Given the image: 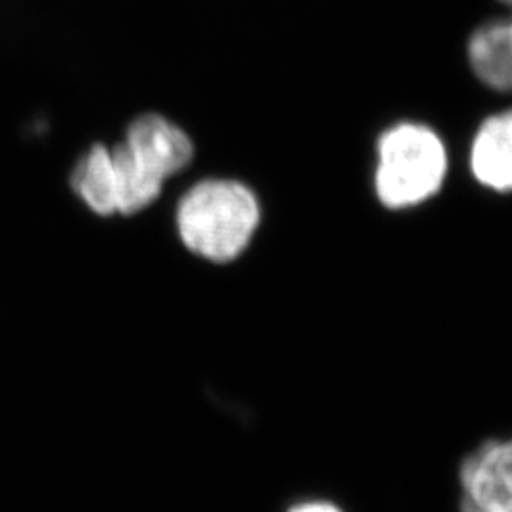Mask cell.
<instances>
[{
    "mask_svg": "<svg viewBox=\"0 0 512 512\" xmlns=\"http://www.w3.org/2000/svg\"><path fill=\"white\" fill-rule=\"evenodd\" d=\"M459 512H512V437L486 440L459 465Z\"/></svg>",
    "mask_w": 512,
    "mask_h": 512,
    "instance_id": "cell-3",
    "label": "cell"
},
{
    "mask_svg": "<svg viewBox=\"0 0 512 512\" xmlns=\"http://www.w3.org/2000/svg\"><path fill=\"white\" fill-rule=\"evenodd\" d=\"M260 205L251 188L236 181H203L177 207V230L184 245L209 262H232L251 243Z\"/></svg>",
    "mask_w": 512,
    "mask_h": 512,
    "instance_id": "cell-1",
    "label": "cell"
},
{
    "mask_svg": "<svg viewBox=\"0 0 512 512\" xmlns=\"http://www.w3.org/2000/svg\"><path fill=\"white\" fill-rule=\"evenodd\" d=\"M467 57L476 78L495 92H512V18L480 25L469 38Z\"/></svg>",
    "mask_w": 512,
    "mask_h": 512,
    "instance_id": "cell-6",
    "label": "cell"
},
{
    "mask_svg": "<svg viewBox=\"0 0 512 512\" xmlns=\"http://www.w3.org/2000/svg\"><path fill=\"white\" fill-rule=\"evenodd\" d=\"M285 512H346L342 505L336 501H330L325 497H306L300 501H294Z\"/></svg>",
    "mask_w": 512,
    "mask_h": 512,
    "instance_id": "cell-9",
    "label": "cell"
},
{
    "mask_svg": "<svg viewBox=\"0 0 512 512\" xmlns=\"http://www.w3.org/2000/svg\"><path fill=\"white\" fill-rule=\"evenodd\" d=\"M499 2H503V4H507V6H511L512 8V0H499Z\"/></svg>",
    "mask_w": 512,
    "mask_h": 512,
    "instance_id": "cell-10",
    "label": "cell"
},
{
    "mask_svg": "<svg viewBox=\"0 0 512 512\" xmlns=\"http://www.w3.org/2000/svg\"><path fill=\"white\" fill-rule=\"evenodd\" d=\"M448 173V152L437 131L403 122L378 141L374 188L387 209H408L431 200Z\"/></svg>",
    "mask_w": 512,
    "mask_h": 512,
    "instance_id": "cell-2",
    "label": "cell"
},
{
    "mask_svg": "<svg viewBox=\"0 0 512 512\" xmlns=\"http://www.w3.org/2000/svg\"><path fill=\"white\" fill-rule=\"evenodd\" d=\"M73 188L93 213L101 217H112L118 213L110 148L93 145L80 158L74 167Z\"/></svg>",
    "mask_w": 512,
    "mask_h": 512,
    "instance_id": "cell-8",
    "label": "cell"
},
{
    "mask_svg": "<svg viewBox=\"0 0 512 512\" xmlns=\"http://www.w3.org/2000/svg\"><path fill=\"white\" fill-rule=\"evenodd\" d=\"M124 145L164 183L184 171L194 158V145L186 131L156 112L141 114L129 124Z\"/></svg>",
    "mask_w": 512,
    "mask_h": 512,
    "instance_id": "cell-4",
    "label": "cell"
},
{
    "mask_svg": "<svg viewBox=\"0 0 512 512\" xmlns=\"http://www.w3.org/2000/svg\"><path fill=\"white\" fill-rule=\"evenodd\" d=\"M110 158L116 184V207L120 215L141 213L160 198L164 181L139 164L124 143L110 148Z\"/></svg>",
    "mask_w": 512,
    "mask_h": 512,
    "instance_id": "cell-7",
    "label": "cell"
},
{
    "mask_svg": "<svg viewBox=\"0 0 512 512\" xmlns=\"http://www.w3.org/2000/svg\"><path fill=\"white\" fill-rule=\"evenodd\" d=\"M469 165L484 188L499 194L512 192V109L492 114L478 126Z\"/></svg>",
    "mask_w": 512,
    "mask_h": 512,
    "instance_id": "cell-5",
    "label": "cell"
}]
</instances>
